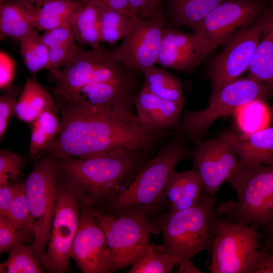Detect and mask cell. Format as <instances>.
Instances as JSON below:
<instances>
[{
    "instance_id": "cell-1",
    "label": "cell",
    "mask_w": 273,
    "mask_h": 273,
    "mask_svg": "<svg viewBox=\"0 0 273 273\" xmlns=\"http://www.w3.org/2000/svg\"><path fill=\"white\" fill-rule=\"evenodd\" d=\"M61 104V131L43 150L57 160L85 158L124 149H150L163 131L146 125L132 113Z\"/></svg>"
},
{
    "instance_id": "cell-2",
    "label": "cell",
    "mask_w": 273,
    "mask_h": 273,
    "mask_svg": "<svg viewBox=\"0 0 273 273\" xmlns=\"http://www.w3.org/2000/svg\"><path fill=\"white\" fill-rule=\"evenodd\" d=\"M144 150H120L85 158L57 160L62 182L80 205L95 206L115 198L149 159Z\"/></svg>"
},
{
    "instance_id": "cell-3",
    "label": "cell",
    "mask_w": 273,
    "mask_h": 273,
    "mask_svg": "<svg viewBox=\"0 0 273 273\" xmlns=\"http://www.w3.org/2000/svg\"><path fill=\"white\" fill-rule=\"evenodd\" d=\"M189 151L180 141L163 146L142 167L128 186L106 203L108 213H141L150 216L160 213L170 203L165 187L176 165L188 156Z\"/></svg>"
},
{
    "instance_id": "cell-4",
    "label": "cell",
    "mask_w": 273,
    "mask_h": 273,
    "mask_svg": "<svg viewBox=\"0 0 273 273\" xmlns=\"http://www.w3.org/2000/svg\"><path fill=\"white\" fill-rule=\"evenodd\" d=\"M216 208L215 196L203 192L194 206L154 219L162 232V245L176 265L202 251H211L219 217Z\"/></svg>"
},
{
    "instance_id": "cell-5",
    "label": "cell",
    "mask_w": 273,
    "mask_h": 273,
    "mask_svg": "<svg viewBox=\"0 0 273 273\" xmlns=\"http://www.w3.org/2000/svg\"><path fill=\"white\" fill-rule=\"evenodd\" d=\"M229 184L237 192V200H229L217 206L219 216L263 231L273 225V164L247 165L241 162Z\"/></svg>"
},
{
    "instance_id": "cell-6",
    "label": "cell",
    "mask_w": 273,
    "mask_h": 273,
    "mask_svg": "<svg viewBox=\"0 0 273 273\" xmlns=\"http://www.w3.org/2000/svg\"><path fill=\"white\" fill-rule=\"evenodd\" d=\"M93 214L103 230L109 252L111 272L131 265L160 230L151 216L137 212L104 213L94 208Z\"/></svg>"
},
{
    "instance_id": "cell-7",
    "label": "cell",
    "mask_w": 273,
    "mask_h": 273,
    "mask_svg": "<svg viewBox=\"0 0 273 273\" xmlns=\"http://www.w3.org/2000/svg\"><path fill=\"white\" fill-rule=\"evenodd\" d=\"M271 96L272 92L265 84L249 77L238 79L210 97L206 108L197 111H186L179 128L193 143L197 144L217 119L233 115L251 102L264 101Z\"/></svg>"
},
{
    "instance_id": "cell-8",
    "label": "cell",
    "mask_w": 273,
    "mask_h": 273,
    "mask_svg": "<svg viewBox=\"0 0 273 273\" xmlns=\"http://www.w3.org/2000/svg\"><path fill=\"white\" fill-rule=\"evenodd\" d=\"M58 160L51 155L38 161L25 184V197L34 230L33 250L40 261L46 251L56 208Z\"/></svg>"
},
{
    "instance_id": "cell-9",
    "label": "cell",
    "mask_w": 273,
    "mask_h": 273,
    "mask_svg": "<svg viewBox=\"0 0 273 273\" xmlns=\"http://www.w3.org/2000/svg\"><path fill=\"white\" fill-rule=\"evenodd\" d=\"M129 72L113 59L112 51L100 47L92 50L76 47L73 55L57 76L53 93L63 102L87 84L113 80Z\"/></svg>"
},
{
    "instance_id": "cell-10",
    "label": "cell",
    "mask_w": 273,
    "mask_h": 273,
    "mask_svg": "<svg viewBox=\"0 0 273 273\" xmlns=\"http://www.w3.org/2000/svg\"><path fill=\"white\" fill-rule=\"evenodd\" d=\"M80 206L72 191L62 181L58 187L55 211L48 248L40 262L49 272L70 269L71 249L80 217Z\"/></svg>"
},
{
    "instance_id": "cell-11",
    "label": "cell",
    "mask_w": 273,
    "mask_h": 273,
    "mask_svg": "<svg viewBox=\"0 0 273 273\" xmlns=\"http://www.w3.org/2000/svg\"><path fill=\"white\" fill-rule=\"evenodd\" d=\"M237 135L228 131L216 139L201 141L191 154L203 191L210 196H215L224 183H229L240 168L235 146Z\"/></svg>"
},
{
    "instance_id": "cell-12",
    "label": "cell",
    "mask_w": 273,
    "mask_h": 273,
    "mask_svg": "<svg viewBox=\"0 0 273 273\" xmlns=\"http://www.w3.org/2000/svg\"><path fill=\"white\" fill-rule=\"evenodd\" d=\"M256 226L219 217L211 252V273H244L253 254L260 247Z\"/></svg>"
},
{
    "instance_id": "cell-13",
    "label": "cell",
    "mask_w": 273,
    "mask_h": 273,
    "mask_svg": "<svg viewBox=\"0 0 273 273\" xmlns=\"http://www.w3.org/2000/svg\"><path fill=\"white\" fill-rule=\"evenodd\" d=\"M268 0H226L192 30L215 49L226 45L247 30L267 6Z\"/></svg>"
},
{
    "instance_id": "cell-14",
    "label": "cell",
    "mask_w": 273,
    "mask_h": 273,
    "mask_svg": "<svg viewBox=\"0 0 273 273\" xmlns=\"http://www.w3.org/2000/svg\"><path fill=\"white\" fill-rule=\"evenodd\" d=\"M164 18H134L121 44L112 51L113 59L130 72H142L157 62Z\"/></svg>"
},
{
    "instance_id": "cell-15",
    "label": "cell",
    "mask_w": 273,
    "mask_h": 273,
    "mask_svg": "<svg viewBox=\"0 0 273 273\" xmlns=\"http://www.w3.org/2000/svg\"><path fill=\"white\" fill-rule=\"evenodd\" d=\"M263 25L262 13L247 30L225 45L213 58L208 72L212 85L210 97L247 71L261 38Z\"/></svg>"
},
{
    "instance_id": "cell-16",
    "label": "cell",
    "mask_w": 273,
    "mask_h": 273,
    "mask_svg": "<svg viewBox=\"0 0 273 273\" xmlns=\"http://www.w3.org/2000/svg\"><path fill=\"white\" fill-rule=\"evenodd\" d=\"M78 228L71 249V257L83 273L111 272L105 235L93 213L95 207L80 205Z\"/></svg>"
},
{
    "instance_id": "cell-17",
    "label": "cell",
    "mask_w": 273,
    "mask_h": 273,
    "mask_svg": "<svg viewBox=\"0 0 273 273\" xmlns=\"http://www.w3.org/2000/svg\"><path fill=\"white\" fill-rule=\"evenodd\" d=\"M214 49L198 33L165 27L157 63L166 69L192 72Z\"/></svg>"
},
{
    "instance_id": "cell-18",
    "label": "cell",
    "mask_w": 273,
    "mask_h": 273,
    "mask_svg": "<svg viewBox=\"0 0 273 273\" xmlns=\"http://www.w3.org/2000/svg\"><path fill=\"white\" fill-rule=\"evenodd\" d=\"M132 73L111 80L85 85L61 103L78 108L96 106L131 113L129 107L132 99Z\"/></svg>"
},
{
    "instance_id": "cell-19",
    "label": "cell",
    "mask_w": 273,
    "mask_h": 273,
    "mask_svg": "<svg viewBox=\"0 0 273 273\" xmlns=\"http://www.w3.org/2000/svg\"><path fill=\"white\" fill-rule=\"evenodd\" d=\"M136 116L146 125L159 131L179 128L184 104L158 97L144 87L134 99Z\"/></svg>"
},
{
    "instance_id": "cell-20",
    "label": "cell",
    "mask_w": 273,
    "mask_h": 273,
    "mask_svg": "<svg viewBox=\"0 0 273 273\" xmlns=\"http://www.w3.org/2000/svg\"><path fill=\"white\" fill-rule=\"evenodd\" d=\"M261 38L247 69L248 77L266 85L273 93V4L263 12Z\"/></svg>"
},
{
    "instance_id": "cell-21",
    "label": "cell",
    "mask_w": 273,
    "mask_h": 273,
    "mask_svg": "<svg viewBox=\"0 0 273 273\" xmlns=\"http://www.w3.org/2000/svg\"><path fill=\"white\" fill-rule=\"evenodd\" d=\"M37 7L28 2L14 0L0 7V39L20 40L36 27Z\"/></svg>"
},
{
    "instance_id": "cell-22",
    "label": "cell",
    "mask_w": 273,
    "mask_h": 273,
    "mask_svg": "<svg viewBox=\"0 0 273 273\" xmlns=\"http://www.w3.org/2000/svg\"><path fill=\"white\" fill-rule=\"evenodd\" d=\"M201 180L194 169L173 171L165 187V195L170 203L169 211L175 212L192 207L199 201L203 192Z\"/></svg>"
},
{
    "instance_id": "cell-23",
    "label": "cell",
    "mask_w": 273,
    "mask_h": 273,
    "mask_svg": "<svg viewBox=\"0 0 273 273\" xmlns=\"http://www.w3.org/2000/svg\"><path fill=\"white\" fill-rule=\"evenodd\" d=\"M241 162L247 165L273 164V126L260 128L235 139Z\"/></svg>"
},
{
    "instance_id": "cell-24",
    "label": "cell",
    "mask_w": 273,
    "mask_h": 273,
    "mask_svg": "<svg viewBox=\"0 0 273 273\" xmlns=\"http://www.w3.org/2000/svg\"><path fill=\"white\" fill-rule=\"evenodd\" d=\"M54 103L49 93L35 77H27L15 107V114L22 121L32 123L43 112L53 109Z\"/></svg>"
},
{
    "instance_id": "cell-25",
    "label": "cell",
    "mask_w": 273,
    "mask_h": 273,
    "mask_svg": "<svg viewBox=\"0 0 273 273\" xmlns=\"http://www.w3.org/2000/svg\"><path fill=\"white\" fill-rule=\"evenodd\" d=\"M41 37L49 50L48 70L56 79L61 67L68 62L75 52L73 32L68 24L46 31Z\"/></svg>"
},
{
    "instance_id": "cell-26",
    "label": "cell",
    "mask_w": 273,
    "mask_h": 273,
    "mask_svg": "<svg viewBox=\"0 0 273 273\" xmlns=\"http://www.w3.org/2000/svg\"><path fill=\"white\" fill-rule=\"evenodd\" d=\"M226 0H166L170 16L177 27L192 29L215 8Z\"/></svg>"
},
{
    "instance_id": "cell-27",
    "label": "cell",
    "mask_w": 273,
    "mask_h": 273,
    "mask_svg": "<svg viewBox=\"0 0 273 273\" xmlns=\"http://www.w3.org/2000/svg\"><path fill=\"white\" fill-rule=\"evenodd\" d=\"M142 73L145 78L143 87L148 92L163 99L184 104L181 82L166 69L154 65Z\"/></svg>"
},
{
    "instance_id": "cell-28",
    "label": "cell",
    "mask_w": 273,
    "mask_h": 273,
    "mask_svg": "<svg viewBox=\"0 0 273 273\" xmlns=\"http://www.w3.org/2000/svg\"><path fill=\"white\" fill-rule=\"evenodd\" d=\"M69 25L75 39L96 49L101 41L97 7L89 2L83 4L72 15Z\"/></svg>"
},
{
    "instance_id": "cell-29",
    "label": "cell",
    "mask_w": 273,
    "mask_h": 273,
    "mask_svg": "<svg viewBox=\"0 0 273 273\" xmlns=\"http://www.w3.org/2000/svg\"><path fill=\"white\" fill-rule=\"evenodd\" d=\"M80 0H54L37 6L36 28L44 31L69 24Z\"/></svg>"
},
{
    "instance_id": "cell-30",
    "label": "cell",
    "mask_w": 273,
    "mask_h": 273,
    "mask_svg": "<svg viewBox=\"0 0 273 273\" xmlns=\"http://www.w3.org/2000/svg\"><path fill=\"white\" fill-rule=\"evenodd\" d=\"M176 260L168 253L163 245L149 243L144 250L131 265L128 273H169Z\"/></svg>"
},
{
    "instance_id": "cell-31",
    "label": "cell",
    "mask_w": 273,
    "mask_h": 273,
    "mask_svg": "<svg viewBox=\"0 0 273 273\" xmlns=\"http://www.w3.org/2000/svg\"><path fill=\"white\" fill-rule=\"evenodd\" d=\"M32 124L29 153L34 156L58 136L61 131L62 124L53 109L41 113Z\"/></svg>"
},
{
    "instance_id": "cell-32",
    "label": "cell",
    "mask_w": 273,
    "mask_h": 273,
    "mask_svg": "<svg viewBox=\"0 0 273 273\" xmlns=\"http://www.w3.org/2000/svg\"><path fill=\"white\" fill-rule=\"evenodd\" d=\"M96 6L101 41L113 46L124 38L134 18L113 10Z\"/></svg>"
},
{
    "instance_id": "cell-33",
    "label": "cell",
    "mask_w": 273,
    "mask_h": 273,
    "mask_svg": "<svg viewBox=\"0 0 273 273\" xmlns=\"http://www.w3.org/2000/svg\"><path fill=\"white\" fill-rule=\"evenodd\" d=\"M36 27L31 29L20 40V54L27 69L33 76L42 69H48L49 50L38 33Z\"/></svg>"
},
{
    "instance_id": "cell-34",
    "label": "cell",
    "mask_w": 273,
    "mask_h": 273,
    "mask_svg": "<svg viewBox=\"0 0 273 273\" xmlns=\"http://www.w3.org/2000/svg\"><path fill=\"white\" fill-rule=\"evenodd\" d=\"M0 272H43L41 262L34 253L32 243L18 244L10 249L7 259L0 264Z\"/></svg>"
},
{
    "instance_id": "cell-35",
    "label": "cell",
    "mask_w": 273,
    "mask_h": 273,
    "mask_svg": "<svg viewBox=\"0 0 273 273\" xmlns=\"http://www.w3.org/2000/svg\"><path fill=\"white\" fill-rule=\"evenodd\" d=\"M15 227L34 234L30 215L25 197V184L23 183L5 217Z\"/></svg>"
},
{
    "instance_id": "cell-36",
    "label": "cell",
    "mask_w": 273,
    "mask_h": 273,
    "mask_svg": "<svg viewBox=\"0 0 273 273\" xmlns=\"http://www.w3.org/2000/svg\"><path fill=\"white\" fill-rule=\"evenodd\" d=\"M33 234L20 230L11 224L4 216L0 215V253L9 252L18 244L30 242Z\"/></svg>"
},
{
    "instance_id": "cell-37",
    "label": "cell",
    "mask_w": 273,
    "mask_h": 273,
    "mask_svg": "<svg viewBox=\"0 0 273 273\" xmlns=\"http://www.w3.org/2000/svg\"><path fill=\"white\" fill-rule=\"evenodd\" d=\"M25 163L24 158L9 150L0 151V187L13 184Z\"/></svg>"
},
{
    "instance_id": "cell-38",
    "label": "cell",
    "mask_w": 273,
    "mask_h": 273,
    "mask_svg": "<svg viewBox=\"0 0 273 273\" xmlns=\"http://www.w3.org/2000/svg\"><path fill=\"white\" fill-rule=\"evenodd\" d=\"M21 87L16 86L5 90L0 97V139L2 140L8 127L11 117L15 114L17 98Z\"/></svg>"
},
{
    "instance_id": "cell-39",
    "label": "cell",
    "mask_w": 273,
    "mask_h": 273,
    "mask_svg": "<svg viewBox=\"0 0 273 273\" xmlns=\"http://www.w3.org/2000/svg\"><path fill=\"white\" fill-rule=\"evenodd\" d=\"M164 0H128L131 11L137 19H149L164 18Z\"/></svg>"
},
{
    "instance_id": "cell-40",
    "label": "cell",
    "mask_w": 273,
    "mask_h": 273,
    "mask_svg": "<svg viewBox=\"0 0 273 273\" xmlns=\"http://www.w3.org/2000/svg\"><path fill=\"white\" fill-rule=\"evenodd\" d=\"M244 273H273V252L265 247L257 249L250 259Z\"/></svg>"
},
{
    "instance_id": "cell-41",
    "label": "cell",
    "mask_w": 273,
    "mask_h": 273,
    "mask_svg": "<svg viewBox=\"0 0 273 273\" xmlns=\"http://www.w3.org/2000/svg\"><path fill=\"white\" fill-rule=\"evenodd\" d=\"M14 60L4 51L0 52V89L5 90L12 87L15 74Z\"/></svg>"
},
{
    "instance_id": "cell-42",
    "label": "cell",
    "mask_w": 273,
    "mask_h": 273,
    "mask_svg": "<svg viewBox=\"0 0 273 273\" xmlns=\"http://www.w3.org/2000/svg\"><path fill=\"white\" fill-rule=\"evenodd\" d=\"M23 183L0 187V215L6 217L17 193Z\"/></svg>"
},
{
    "instance_id": "cell-43",
    "label": "cell",
    "mask_w": 273,
    "mask_h": 273,
    "mask_svg": "<svg viewBox=\"0 0 273 273\" xmlns=\"http://www.w3.org/2000/svg\"><path fill=\"white\" fill-rule=\"evenodd\" d=\"M84 4L89 2L96 6L116 11L129 17L136 18L132 14L128 0H80Z\"/></svg>"
},
{
    "instance_id": "cell-44",
    "label": "cell",
    "mask_w": 273,
    "mask_h": 273,
    "mask_svg": "<svg viewBox=\"0 0 273 273\" xmlns=\"http://www.w3.org/2000/svg\"><path fill=\"white\" fill-rule=\"evenodd\" d=\"M178 273H203V271L195 266L191 259H184L178 264Z\"/></svg>"
},
{
    "instance_id": "cell-45",
    "label": "cell",
    "mask_w": 273,
    "mask_h": 273,
    "mask_svg": "<svg viewBox=\"0 0 273 273\" xmlns=\"http://www.w3.org/2000/svg\"><path fill=\"white\" fill-rule=\"evenodd\" d=\"M265 240V247L273 252V225L264 231Z\"/></svg>"
},
{
    "instance_id": "cell-46",
    "label": "cell",
    "mask_w": 273,
    "mask_h": 273,
    "mask_svg": "<svg viewBox=\"0 0 273 273\" xmlns=\"http://www.w3.org/2000/svg\"><path fill=\"white\" fill-rule=\"evenodd\" d=\"M19 1H22L28 2V3H30L35 4L36 6H41V5H42L43 4H46V3H48V2L53 1H54V0H19Z\"/></svg>"
},
{
    "instance_id": "cell-47",
    "label": "cell",
    "mask_w": 273,
    "mask_h": 273,
    "mask_svg": "<svg viewBox=\"0 0 273 273\" xmlns=\"http://www.w3.org/2000/svg\"><path fill=\"white\" fill-rule=\"evenodd\" d=\"M5 3V0H0V6H2Z\"/></svg>"
},
{
    "instance_id": "cell-48",
    "label": "cell",
    "mask_w": 273,
    "mask_h": 273,
    "mask_svg": "<svg viewBox=\"0 0 273 273\" xmlns=\"http://www.w3.org/2000/svg\"><path fill=\"white\" fill-rule=\"evenodd\" d=\"M268 2H269L270 3H272V4H273V0H268Z\"/></svg>"
}]
</instances>
